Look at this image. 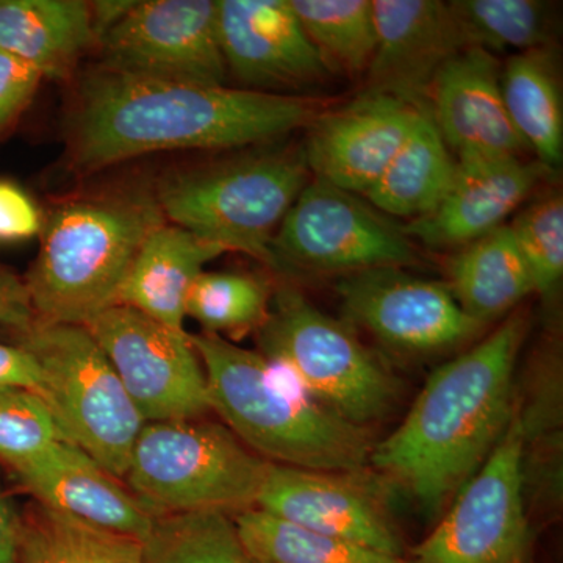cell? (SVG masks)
<instances>
[{"label":"cell","mask_w":563,"mask_h":563,"mask_svg":"<svg viewBox=\"0 0 563 563\" xmlns=\"http://www.w3.org/2000/svg\"><path fill=\"white\" fill-rule=\"evenodd\" d=\"M322 62L342 73L368 70L376 49L373 0H290Z\"/></svg>","instance_id":"83f0119b"},{"label":"cell","mask_w":563,"mask_h":563,"mask_svg":"<svg viewBox=\"0 0 563 563\" xmlns=\"http://www.w3.org/2000/svg\"><path fill=\"white\" fill-rule=\"evenodd\" d=\"M376 49L368 70V91L395 96L428 109L437 73L465 40L450 3L440 0H373Z\"/></svg>","instance_id":"e0dca14e"},{"label":"cell","mask_w":563,"mask_h":563,"mask_svg":"<svg viewBox=\"0 0 563 563\" xmlns=\"http://www.w3.org/2000/svg\"><path fill=\"white\" fill-rule=\"evenodd\" d=\"M250 563H254V562H251V561H250Z\"/></svg>","instance_id":"f35d334b"},{"label":"cell","mask_w":563,"mask_h":563,"mask_svg":"<svg viewBox=\"0 0 563 563\" xmlns=\"http://www.w3.org/2000/svg\"><path fill=\"white\" fill-rule=\"evenodd\" d=\"M62 440L57 421L40 395L0 388V461L14 473L38 461Z\"/></svg>","instance_id":"d6a6232c"},{"label":"cell","mask_w":563,"mask_h":563,"mask_svg":"<svg viewBox=\"0 0 563 563\" xmlns=\"http://www.w3.org/2000/svg\"><path fill=\"white\" fill-rule=\"evenodd\" d=\"M272 285L255 274L203 272L192 285L187 317L203 332L242 339L261 331L272 310Z\"/></svg>","instance_id":"f546056e"},{"label":"cell","mask_w":563,"mask_h":563,"mask_svg":"<svg viewBox=\"0 0 563 563\" xmlns=\"http://www.w3.org/2000/svg\"><path fill=\"white\" fill-rule=\"evenodd\" d=\"M318 102L280 95L150 79L107 68L88 74L69 121L74 168L95 173L162 151L233 150L309 125Z\"/></svg>","instance_id":"6da1fadb"},{"label":"cell","mask_w":563,"mask_h":563,"mask_svg":"<svg viewBox=\"0 0 563 563\" xmlns=\"http://www.w3.org/2000/svg\"><path fill=\"white\" fill-rule=\"evenodd\" d=\"M41 214L32 199L11 181L0 180V240L21 242L38 235Z\"/></svg>","instance_id":"e575fe53"},{"label":"cell","mask_w":563,"mask_h":563,"mask_svg":"<svg viewBox=\"0 0 563 563\" xmlns=\"http://www.w3.org/2000/svg\"><path fill=\"white\" fill-rule=\"evenodd\" d=\"M21 518L0 488V563H20Z\"/></svg>","instance_id":"74e56055"},{"label":"cell","mask_w":563,"mask_h":563,"mask_svg":"<svg viewBox=\"0 0 563 563\" xmlns=\"http://www.w3.org/2000/svg\"><path fill=\"white\" fill-rule=\"evenodd\" d=\"M21 333V346L40 363V396L63 439L124 481L133 444L146 421L106 352L85 325L33 321Z\"/></svg>","instance_id":"ba28073f"},{"label":"cell","mask_w":563,"mask_h":563,"mask_svg":"<svg viewBox=\"0 0 563 563\" xmlns=\"http://www.w3.org/2000/svg\"><path fill=\"white\" fill-rule=\"evenodd\" d=\"M16 474L41 506L106 531L146 540L155 517L90 455L62 440Z\"/></svg>","instance_id":"ffe728a7"},{"label":"cell","mask_w":563,"mask_h":563,"mask_svg":"<svg viewBox=\"0 0 563 563\" xmlns=\"http://www.w3.org/2000/svg\"><path fill=\"white\" fill-rule=\"evenodd\" d=\"M309 174L303 157L257 155L169 173L158 181L155 199L166 221L222 252H243L273 268L274 235Z\"/></svg>","instance_id":"52a82bcc"},{"label":"cell","mask_w":563,"mask_h":563,"mask_svg":"<svg viewBox=\"0 0 563 563\" xmlns=\"http://www.w3.org/2000/svg\"><path fill=\"white\" fill-rule=\"evenodd\" d=\"M454 179L439 206L402 229L431 247H463L506 225L547 169L520 157L455 158Z\"/></svg>","instance_id":"d6986e66"},{"label":"cell","mask_w":563,"mask_h":563,"mask_svg":"<svg viewBox=\"0 0 563 563\" xmlns=\"http://www.w3.org/2000/svg\"><path fill=\"white\" fill-rule=\"evenodd\" d=\"M457 161L437 131L429 110H421L412 131L366 192L377 210L410 221L431 213L450 190Z\"/></svg>","instance_id":"cb8c5ba5"},{"label":"cell","mask_w":563,"mask_h":563,"mask_svg":"<svg viewBox=\"0 0 563 563\" xmlns=\"http://www.w3.org/2000/svg\"><path fill=\"white\" fill-rule=\"evenodd\" d=\"M224 254L179 225L162 224L144 240L118 306L131 307L173 331L185 332L187 301L206 263Z\"/></svg>","instance_id":"44dd1931"},{"label":"cell","mask_w":563,"mask_h":563,"mask_svg":"<svg viewBox=\"0 0 563 563\" xmlns=\"http://www.w3.org/2000/svg\"><path fill=\"white\" fill-rule=\"evenodd\" d=\"M103 68L150 79L224 85L218 0H147L102 33Z\"/></svg>","instance_id":"7c38bea8"},{"label":"cell","mask_w":563,"mask_h":563,"mask_svg":"<svg viewBox=\"0 0 563 563\" xmlns=\"http://www.w3.org/2000/svg\"><path fill=\"white\" fill-rule=\"evenodd\" d=\"M509 228L531 274L533 291L550 298L558 290L563 276L561 192H554L526 207Z\"/></svg>","instance_id":"1f68e13d"},{"label":"cell","mask_w":563,"mask_h":563,"mask_svg":"<svg viewBox=\"0 0 563 563\" xmlns=\"http://www.w3.org/2000/svg\"><path fill=\"white\" fill-rule=\"evenodd\" d=\"M277 272L346 276L417 263L412 242L351 192L312 180L285 214L272 243Z\"/></svg>","instance_id":"30bf717a"},{"label":"cell","mask_w":563,"mask_h":563,"mask_svg":"<svg viewBox=\"0 0 563 563\" xmlns=\"http://www.w3.org/2000/svg\"><path fill=\"white\" fill-rule=\"evenodd\" d=\"M85 328L144 421L190 420L211 412L206 373L188 333L125 306L103 310Z\"/></svg>","instance_id":"8fae6325"},{"label":"cell","mask_w":563,"mask_h":563,"mask_svg":"<svg viewBox=\"0 0 563 563\" xmlns=\"http://www.w3.org/2000/svg\"><path fill=\"white\" fill-rule=\"evenodd\" d=\"M268 468L228 426L190 418L146 422L124 481L155 518L236 515L255 507Z\"/></svg>","instance_id":"5b68a950"},{"label":"cell","mask_w":563,"mask_h":563,"mask_svg":"<svg viewBox=\"0 0 563 563\" xmlns=\"http://www.w3.org/2000/svg\"><path fill=\"white\" fill-rule=\"evenodd\" d=\"M361 474L269 463L255 507L309 531L404 558L401 532L383 498L358 479Z\"/></svg>","instance_id":"5bb4252c"},{"label":"cell","mask_w":563,"mask_h":563,"mask_svg":"<svg viewBox=\"0 0 563 563\" xmlns=\"http://www.w3.org/2000/svg\"><path fill=\"white\" fill-rule=\"evenodd\" d=\"M428 101L433 124L455 158L520 157L528 150L507 113L498 62L488 52L466 47L444 63Z\"/></svg>","instance_id":"ac0fdd59"},{"label":"cell","mask_w":563,"mask_h":563,"mask_svg":"<svg viewBox=\"0 0 563 563\" xmlns=\"http://www.w3.org/2000/svg\"><path fill=\"white\" fill-rule=\"evenodd\" d=\"M155 195L143 190L74 199L44 225L25 291L36 322L87 325L118 306L144 240L165 224Z\"/></svg>","instance_id":"277c9868"},{"label":"cell","mask_w":563,"mask_h":563,"mask_svg":"<svg viewBox=\"0 0 563 563\" xmlns=\"http://www.w3.org/2000/svg\"><path fill=\"white\" fill-rule=\"evenodd\" d=\"M35 321L25 285L0 273V324H9L22 332Z\"/></svg>","instance_id":"8d00e7d4"},{"label":"cell","mask_w":563,"mask_h":563,"mask_svg":"<svg viewBox=\"0 0 563 563\" xmlns=\"http://www.w3.org/2000/svg\"><path fill=\"white\" fill-rule=\"evenodd\" d=\"M43 74L16 55L0 49V136L13 128L27 109Z\"/></svg>","instance_id":"836d02e7"},{"label":"cell","mask_w":563,"mask_h":563,"mask_svg":"<svg viewBox=\"0 0 563 563\" xmlns=\"http://www.w3.org/2000/svg\"><path fill=\"white\" fill-rule=\"evenodd\" d=\"M507 113L526 147L547 172L563 158V103L553 52L548 47L514 55L501 73Z\"/></svg>","instance_id":"d4e9b609"},{"label":"cell","mask_w":563,"mask_h":563,"mask_svg":"<svg viewBox=\"0 0 563 563\" xmlns=\"http://www.w3.org/2000/svg\"><path fill=\"white\" fill-rule=\"evenodd\" d=\"M453 11L466 47L495 52L542 49L553 35L548 3L540 0H453Z\"/></svg>","instance_id":"f1b7e54d"},{"label":"cell","mask_w":563,"mask_h":563,"mask_svg":"<svg viewBox=\"0 0 563 563\" xmlns=\"http://www.w3.org/2000/svg\"><path fill=\"white\" fill-rule=\"evenodd\" d=\"M225 68L247 90H301L328 77L290 0H218Z\"/></svg>","instance_id":"2e32d148"},{"label":"cell","mask_w":563,"mask_h":563,"mask_svg":"<svg viewBox=\"0 0 563 563\" xmlns=\"http://www.w3.org/2000/svg\"><path fill=\"white\" fill-rule=\"evenodd\" d=\"M448 279L463 312L483 324L536 292L509 224L461 247L448 263Z\"/></svg>","instance_id":"603a6c76"},{"label":"cell","mask_w":563,"mask_h":563,"mask_svg":"<svg viewBox=\"0 0 563 563\" xmlns=\"http://www.w3.org/2000/svg\"><path fill=\"white\" fill-rule=\"evenodd\" d=\"M96 44L91 5L80 0H0V49L16 55L43 77L69 76Z\"/></svg>","instance_id":"7402d4cb"},{"label":"cell","mask_w":563,"mask_h":563,"mask_svg":"<svg viewBox=\"0 0 563 563\" xmlns=\"http://www.w3.org/2000/svg\"><path fill=\"white\" fill-rule=\"evenodd\" d=\"M233 521L247 559L254 563H413L309 531L258 507L236 514Z\"/></svg>","instance_id":"484cf974"},{"label":"cell","mask_w":563,"mask_h":563,"mask_svg":"<svg viewBox=\"0 0 563 563\" xmlns=\"http://www.w3.org/2000/svg\"><path fill=\"white\" fill-rule=\"evenodd\" d=\"M420 107L366 91L309 124L303 162L314 180L363 195L383 176L412 131Z\"/></svg>","instance_id":"9a60e30c"},{"label":"cell","mask_w":563,"mask_h":563,"mask_svg":"<svg viewBox=\"0 0 563 563\" xmlns=\"http://www.w3.org/2000/svg\"><path fill=\"white\" fill-rule=\"evenodd\" d=\"M43 372L31 351L0 343V388H20L40 395Z\"/></svg>","instance_id":"d590c367"},{"label":"cell","mask_w":563,"mask_h":563,"mask_svg":"<svg viewBox=\"0 0 563 563\" xmlns=\"http://www.w3.org/2000/svg\"><path fill=\"white\" fill-rule=\"evenodd\" d=\"M20 563H143V543L38 504L21 520Z\"/></svg>","instance_id":"4316f807"},{"label":"cell","mask_w":563,"mask_h":563,"mask_svg":"<svg viewBox=\"0 0 563 563\" xmlns=\"http://www.w3.org/2000/svg\"><path fill=\"white\" fill-rule=\"evenodd\" d=\"M143 563H250L232 515L192 512L155 518Z\"/></svg>","instance_id":"4dcf8cb0"},{"label":"cell","mask_w":563,"mask_h":563,"mask_svg":"<svg viewBox=\"0 0 563 563\" xmlns=\"http://www.w3.org/2000/svg\"><path fill=\"white\" fill-rule=\"evenodd\" d=\"M525 448L526 424L515 412L481 468L457 492L443 520L415 547L413 563H531Z\"/></svg>","instance_id":"9c48e42d"},{"label":"cell","mask_w":563,"mask_h":563,"mask_svg":"<svg viewBox=\"0 0 563 563\" xmlns=\"http://www.w3.org/2000/svg\"><path fill=\"white\" fill-rule=\"evenodd\" d=\"M261 354L322 409L366 429L391 412L399 385L344 322L321 312L298 288L273 292Z\"/></svg>","instance_id":"8992f818"},{"label":"cell","mask_w":563,"mask_h":563,"mask_svg":"<svg viewBox=\"0 0 563 563\" xmlns=\"http://www.w3.org/2000/svg\"><path fill=\"white\" fill-rule=\"evenodd\" d=\"M210 406L233 435L273 465L358 474L369 466L368 431L322 409L261 352L217 333L190 335Z\"/></svg>","instance_id":"3957f363"},{"label":"cell","mask_w":563,"mask_h":563,"mask_svg":"<svg viewBox=\"0 0 563 563\" xmlns=\"http://www.w3.org/2000/svg\"><path fill=\"white\" fill-rule=\"evenodd\" d=\"M339 295L352 324L407 354L451 350L485 328L463 312L446 284L402 268L351 274L340 282Z\"/></svg>","instance_id":"4fadbf2b"},{"label":"cell","mask_w":563,"mask_h":563,"mask_svg":"<svg viewBox=\"0 0 563 563\" xmlns=\"http://www.w3.org/2000/svg\"><path fill=\"white\" fill-rule=\"evenodd\" d=\"M526 335L515 312L483 342L426 380L396 431L373 444L369 466L429 512L461 490L512 420L514 376Z\"/></svg>","instance_id":"7a4b0ae2"}]
</instances>
